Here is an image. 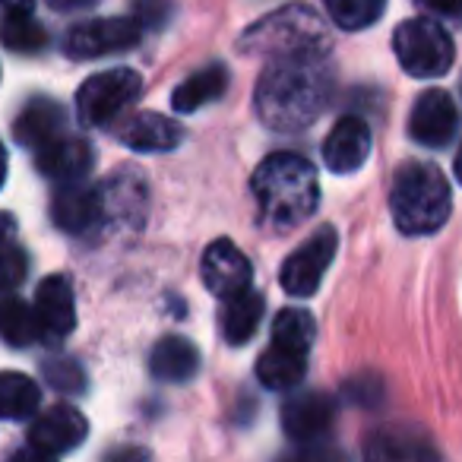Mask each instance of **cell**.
I'll return each mask as SVG.
<instances>
[{"label": "cell", "instance_id": "25", "mask_svg": "<svg viewBox=\"0 0 462 462\" xmlns=\"http://www.w3.org/2000/svg\"><path fill=\"white\" fill-rule=\"evenodd\" d=\"M0 42L10 48V51H42L48 42V32L32 14H10L0 23Z\"/></svg>", "mask_w": 462, "mask_h": 462}, {"label": "cell", "instance_id": "26", "mask_svg": "<svg viewBox=\"0 0 462 462\" xmlns=\"http://www.w3.org/2000/svg\"><path fill=\"white\" fill-rule=\"evenodd\" d=\"M386 0H327V14L329 20L339 29H367L383 16Z\"/></svg>", "mask_w": 462, "mask_h": 462}, {"label": "cell", "instance_id": "14", "mask_svg": "<svg viewBox=\"0 0 462 462\" xmlns=\"http://www.w3.org/2000/svg\"><path fill=\"white\" fill-rule=\"evenodd\" d=\"M367 155H371V130L361 117H342L323 143V162L336 174L358 171Z\"/></svg>", "mask_w": 462, "mask_h": 462}, {"label": "cell", "instance_id": "34", "mask_svg": "<svg viewBox=\"0 0 462 462\" xmlns=\"http://www.w3.org/2000/svg\"><path fill=\"white\" fill-rule=\"evenodd\" d=\"M4 180H7V149L0 143V187H4Z\"/></svg>", "mask_w": 462, "mask_h": 462}, {"label": "cell", "instance_id": "7", "mask_svg": "<svg viewBox=\"0 0 462 462\" xmlns=\"http://www.w3.org/2000/svg\"><path fill=\"white\" fill-rule=\"evenodd\" d=\"M336 257V231L320 228L314 238H308L289 260H285L282 273H279V282L289 295L295 298H310L323 282V273L329 270Z\"/></svg>", "mask_w": 462, "mask_h": 462}, {"label": "cell", "instance_id": "29", "mask_svg": "<svg viewBox=\"0 0 462 462\" xmlns=\"http://www.w3.org/2000/svg\"><path fill=\"white\" fill-rule=\"evenodd\" d=\"M48 380H51L58 390H83V374L77 371V365H70V361H58V365H48Z\"/></svg>", "mask_w": 462, "mask_h": 462}, {"label": "cell", "instance_id": "1", "mask_svg": "<svg viewBox=\"0 0 462 462\" xmlns=\"http://www.w3.org/2000/svg\"><path fill=\"white\" fill-rule=\"evenodd\" d=\"M333 96V64L327 51H304L273 58L254 92V105L266 127L298 134L310 127Z\"/></svg>", "mask_w": 462, "mask_h": 462}, {"label": "cell", "instance_id": "23", "mask_svg": "<svg viewBox=\"0 0 462 462\" xmlns=\"http://www.w3.org/2000/svg\"><path fill=\"white\" fill-rule=\"evenodd\" d=\"M42 390L35 386L32 377L16 371L0 374V418H10V421H20L39 411Z\"/></svg>", "mask_w": 462, "mask_h": 462}, {"label": "cell", "instance_id": "30", "mask_svg": "<svg viewBox=\"0 0 462 462\" xmlns=\"http://www.w3.org/2000/svg\"><path fill=\"white\" fill-rule=\"evenodd\" d=\"M421 7H428L430 14H440V16H453L459 20L462 16V0H418Z\"/></svg>", "mask_w": 462, "mask_h": 462}, {"label": "cell", "instance_id": "3", "mask_svg": "<svg viewBox=\"0 0 462 462\" xmlns=\"http://www.w3.org/2000/svg\"><path fill=\"white\" fill-rule=\"evenodd\" d=\"M449 184L443 171L430 162H409L396 171L390 190V209L399 231L430 235L449 218Z\"/></svg>", "mask_w": 462, "mask_h": 462}, {"label": "cell", "instance_id": "27", "mask_svg": "<svg viewBox=\"0 0 462 462\" xmlns=\"http://www.w3.org/2000/svg\"><path fill=\"white\" fill-rule=\"evenodd\" d=\"M273 342H285V346H295L308 352L310 342H314V320H310L308 310H282V314L273 320Z\"/></svg>", "mask_w": 462, "mask_h": 462}, {"label": "cell", "instance_id": "11", "mask_svg": "<svg viewBox=\"0 0 462 462\" xmlns=\"http://www.w3.org/2000/svg\"><path fill=\"white\" fill-rule=\"evenodd\" d=\"M35 320H39V336L48 342H60L77 327V298L73 285L64 276H48L39 285L35 295Z\"/></svg>", "mask_w": 462, "mask_h": 462}, {"label": "cell", "instance_id": "21", "mask_svg": "<svg viewBox=\"0 0 462 462\" xmlns=\"http://www.w3.org/2000/svg\"><path fill=\"white\" fill-rule=\"evenodd\" d=\"M149 367L159 380H171V383H184L197 374L199 367V352L180 336H168L152 348Z\"/></svg>", "mask_w": 462, "mask_h": 462}, {"label": "cell", "instance_id": "4", "mask_svg": "<svg viewBox=\"0 0 462 462\" xmlns=\"http://www.w3.org/2000/svg\"><path fill=\"white\" fill-rule=\"evenodd\" d=\"M329 35L327 23L308 7V4H291L276 14L254 23L241 39V51L260 54V58H285V54L304 51H327Z\"/></svg>", "mask_w": 462, "mask_h": 462}, {"label": "cell", "instance_id": "33", "mask_svg": "<svg viewBox=\"0 0 462 462\" xmlns=\"http://www.w3.org/2000/svg\"><path fill=\"white\" fill-rule=\"evenodd\" d=\"M54 10H60V14H67V10H83V7H92L96 0H48Z\"/></svg>", "mask_w": 462, "mask_h": 462}, {"label": "cell", "instance_id": "35", "mask_svg": "<svg viewBox=\"0 0 462 462\" xmlns=\"http://www.w3.org/2000/svg\"><path fill=\"white\" fill-rule=\"evenodd\" d=\"M456 178H459V184H462V149H459V155H456Z\"/></svg>", "mask_w": 462, "mask_h": 462}, {"label": "cell", "instance_id": "12", "mask_svg": "<svg viewBox=\"0 0 462 462\" xmlns=\"http://www.w3.org/2000/svg\"><path fill=\"white\" fill-rule=\"evenodd\" d=\"M336 418V402L327 393H298L285 402L282 428L295 443H317L329 434Z\"/></svg>", "mask_w": 462, "mask_h": 462}, {"label": "cell", "instance_id": "13", "mask_svg": "<svg viewBox=\"0 0 462 462\" xmlns=\"http://www.w3.org/2000/svg\"><path fill=\"white\" fill-rule=\"evenodd\" d=\"M86 430H89V424H86V418L77 409L54 405V409L42 411L35 418L32 430H29V443L42 456H60V453H70L73 447H79L86 440Z\"/></svg>", "mask_w": 462, "mask_h": 462}, {"label": "cell", "instance_id": "17", "mask_svg": "<svg viewBox=\"0 0 462 462\" xmlns=\"http://www.w3.org/2000/svg\"><path fill=\"white\" fill-rule=\"evenodd\" d=\"M124 146L136 149V152H168V149H178L184 140V130L178 121L165 115H155V111H143L134 121L124 124L121 130Z\"/></svg>", "mask_w": 462, "mask_h": 462}, {"label": "cell", "instance_id": "16", "mask_svg": "<svg viewBox=\"0 0 462 462\" xmlns=\"http://www.w3.org/2000/svg\"><path fill=\"white\" fill-rule=\"evenodd\" d=\"M35 152H39V171L60 184L83 180L92 168V146L79 136H58Z\"/></svg>", "mask_w": 462, "mask_h": 462}, {"label": "cell", "instance_id": "6", "mask_svg": "<svg viewBox=\"0 0 462 462\" xmlns=\"http://www.w3.org/2000/svg\"><path fill=\"white\" fill-rule=\"evenodd\" d=\"M143 89V79L136 70L127 67H115L89 77L77 92V115L86 127H102L111 124L130 102H136Z\"/></svg>", "mask_w": 462, "mask_h": 462}, {"label": "cell", "instance_id": "10", "mask_svg": "<svg viewBox=\"0 0 462 462\" xmlns=\"http://www.w3.org/2000/svg\"><path fill=\"white\" fill-rule=\"evenodd\" d=\"M456 127H459V111L443 89H428L415 98V108L409 117V134L415 143L428 149H440L453 140Z\"/></svg>", "mask_w": 462, "mask_h": 462}, {"label": "cell", "instance_id": "8", "mask_svg": "<svg viewBox=\"0 0 462 462\" xmlns=\"http://www.w3.org/2000/svg\"><path fill=\"white\" fill-rule=\"evenodd\" d=\"M143 26L130 16H108V20L79 23L67 35V51L73 58H102V54L127 51L140 42Z\"/></svg>", "mask_w": 462, "mask_h": 462}, {"label": "cell", "instance_id": "2", "mask_svg": "<svg viewBox=\"0 0 462 462\" xmlns=\"http://www.w3.org/2000/svg\"><path fill=\"white\" fill-rule=\"evenodd\" d=\"M254 197L260 199V212L273 228H295L308 222L320 199L314 165L291 152L270 155L254 171Z\"/></svg>", "mask_w": 462, "mask_h": 462}, {"label": "cell", "instance_id": "19", "mask_svg": "<svg viewBox=\"0 0 462 462\" xmlns=\"http://www.w3.org/2000/svg\"><path fill=\"white\" fill-rule=\"evenodd\" d=\"M308 374V352L285 342H273L257 361V377L270 390H291L298 386Z\"/></svg>", "mask_w": 462, "mask_h": 462}, {"label": "cell", "instance_id": "24", "mask_svg": "<svg viewBox=\"0 0 462 462\" xmlns=\"http://www.w3.org/2000/svg\"><path fill=\"white\" fill-rule=\"evenodd\" d=\"M0 336L10 346H29L39 339V320L35 310L23 298H7L0 301Z\"/></svg>", "mask_w": 462, "mask_h": 462}, {"label": "cell", "instance_id": "18", "mask_svg": "<svg viewBox=\"0 0 462 462\" xmlns=\"http://www.w3.org/2000/svg\"><path fill=\"white\" fill-rule=\"evenodd\" d=\"M64 127H67V115L58 102L51 98H35L23 108V115L16 117V140L29 149H42L48 146L51 140L64 136Z\"/></svg>", "mask_w": 462, "mask_h": 462}, {"label": "cell", "instance_id": "9", "mask_svg": "<svg viewBox=\"0 0 462 462\" xmlns=\"http://www.w3.org/2000/svg\"><path fill=\"white\" fill-rule=\"evenodd\" d=\"M199 276H203V285L212 291L216 298H235L241 291L251 289V260L231 245V241H212L203 254V263H199Z\"/></svg>", "mask_w": 462, "mask_h": 462}, {"label": "cell", "instance_id": "15", "mask_svg": "<svg viewBox=\"0 0 462 462\" xmlns=\"http://www.w3.org/2000/svg\"><path fill=\"white\" fill-rule=\"evenodd\" d=\"M105 216V199L98 190L86 187L83 180L64 184L54 197V222L70 235H83V231L96 228L98 218Z\"/></svg>", "mask_w": 462, "mask_h": 462}, {"label": "cell", "instance_id": "32", "mask_svg": "<svg viewBox=\"0 0 462 462\" xmlns=\"http://www.w3.org/2000/svg\"><path fill=\"white\" fill-rule=\"evenodd\" d=\"M35 0H0V14L10 16V14H32Z\"/></svg>", "mask_w": 462, "mask_h": 462}, {"label": "cell", "instance_id": "20", "mask_svg": "<svg viewBox=\"0 0 462 462\" xmlns=\"http://www.w3.org/2000/svg\"><path fill=\"white\" fill-rule=\"evenodd\" d=\"M225 89H228V70H225L222 64H209V67H203V70L190 73V77L174 89L171 105L178 111H184V115H190V111L203 108L206 102H216Z\"/></svg>", "mask_w": 462, "mask_h": 462}, {"label": "cell", "instance_id": "28", "mask_svg": "<svg viewBox=\"0 0 462 462\" xmlns=\"http://www.w3.org/2000/svg\"><path fill=\"white\" fill-rule=\"evenodd\" d=\"M26 273H29V260L20 247L16 245L0 247V291L16 289L26 279Z\"/></svg>", "mask_w": 462, "mask_h": 462}, {"label": "cell", "instance_id": "22", "mask_svg": "<svg viewBox=\"0 0 462 462\" xmlns=\"http://www.w3.org/2000/svg\"><path fill=\"white\" fill-rule=\"evenodd\" d=\"M260 320H263V298L257 291H241L235 298H225L222 310V333L231 346H245L254 333H257Z\"/></svg>", "mask_w": 462, "mask_h": 462}, {"label": "cell", "instance_id": "5", "mask_svg": "<svg viewBox=\"0 0 462 462\" xmlns=\"http://www.w3.org/2000/svg\"><path fill=\"white\" fill-rule=\"evenodd\" d=\"M393 48L405 73L418 79H437L453 67L456 48L449 32L434 20H409L396 29Z\"/></svg>", "mask_w": 462, "mask_h": 462}, {"label": "cell", "instance_id": "31", "mask_svg": "<svg viewBox=\"0 0 462 462\" xmlns=\"http://www.w3.org/2000/svg\"><path fill=\"white\" fill-rule=\"evenodd\" d=\"M14 235H16V218L10 212H0V247L14 245Z\"/></svg>", "mask_w": 462, "mask_h": 462}]
</instances>
